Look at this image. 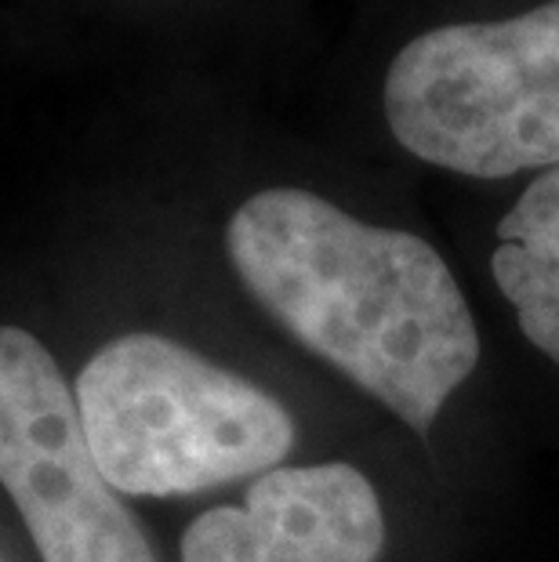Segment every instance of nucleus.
I'll return each instance as SVG.
<instances>
[{"mask_svg":"<svg viewBox=\"0 0 559 562\" xmlns=\"http://www.w3.org/2000/svg\"><path fill=\"white\" fill-rule=\"evenodd\" d=\"M491 272L516 308L523 338L559 363V164L534 178L497 222Z\"/></svg>","mask_w":559,"mask_h":562,"instance_id":"nucleus-6","label":"nucleus"},{"mask_svg":"<svg viewBox=\"0 0 559 562\" xmlns=\"http://www.w3.org/2000/svg\"><path fill=\"white\" fill-rule=\"evenodd\" d=\"M0 562H11V559H8V555H4V552H0Z\"/></svg>","mask_w":559,"mask_h":562,"instance_id":"nucleus-7","label":"nucleus"},{"mask_svg":"<svg viewBox=\"0 0 559 562\" xmlns=\"http://www.w3.org/2000/svg\"><path fill=\"white\" fill-rule=\"evenodd\" d=\"M225 250L255 302L324 363L425 436L480 363V330L433 244L309 189H261Z\"/></svg>","mask_w":559,"mask_h":562,"instance_id":"nucleus-1","label":"nucleus"},{"mask_svg":"<svg viewBox=\"0 0 559 562\" xmlns=\"http://www.w3.org/2000/svg\"><path fill=\"white\" fill-rule=\"evenodd\" d=\"M385 121L411 157L466 178L559 164V0L502 22L439 26L400 47Z\"/></svg>","mask_w":559,"mask_h":562,"instance_id":"nucleus-3","label":"nucleus"},{"mask_svg":"<svg viewBox=\"0 0 559 562\" xmlns=\"http://www.w3.org/2000/svg\"><path fill=\"white\" fill-rule=\"evenodd\" d=\"M0 486L41 562H160L105 483L55 356L19 327H0Z\"/></svg>","mask_w":559,"mask_h":562,"instance_id":"nucleus-4","label":"nucleus"},{"mask_svg":"<svg viewBox=\"0 0 559 562\" xmlns=\"http://www.w3.org/2000/svg\"><path fill=\"white\" fill-rule=\"evenodd\" d=\"M385 512L374 483L345 461L272 469L241 505L186 526L182 562H378Z\"/></svg>","mask_w":559,"mask_h":562,"instance_id":"nucleus-5","label":"nucleus"},{"mask_svg":"<svg viewBox=\"0 0 559 562\" xmlns=\"http://www.w3.org/2000/svg\"><path fill=\"white\" fill-rule=\"evenodd\" d=\"M74 396L94 461L124 497H189L258 480L299 442L272 392L149 330L105 341L80 367Z\"/></svg>","mask_w":559,"mask_h":562,"instance_id":"nucleus-2","label":"nucleus"}]
</instances>
